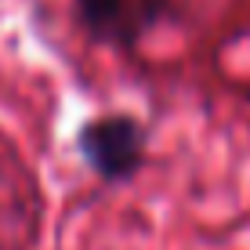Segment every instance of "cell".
I'll list each match as a JSON object with an SVG mask.
<instances>
[{
  "label": "cell",
  "instance_id": "cell-2",
  "mask_svg": "<svg viewBox=\"0 0 250 250\" xmlns=\"http://www.w3.org/2000/svg\"><path fill=\"white\" fill-rule=\"evenodd\" d=\"M80 145H83V156L94 163V170H102L105 178H120L138 167L142 134L127 116H113V120H102V124L87 127Z\"/></svg>",
  "mask_w": 250,
  "mask_h": 250
},
{
  "label": "cell",
  "instance_id": "cell-1",
  "mask_svg": "<svg viewBox=\"0 0 250 250\" xmlns=\"http://www.w3.org/2000/svg\"><path fill=\"white\" fill-rule=\"evenodd\" d=\"M80 19L105 44H134L156 25L163 0H76Z\"/></svg>",
  "mask_w": 250,
  "mask_h": 250
}]
</instances>
